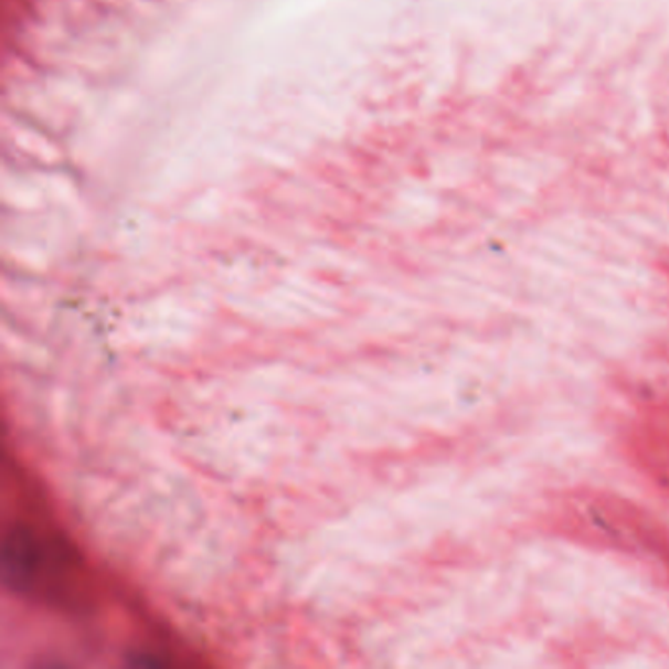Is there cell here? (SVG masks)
Segmentation results:
<instances>
[{"mask_svg": "<svg viewBox=\"0 0 669 669\" xmlns=\"http://www.w3.org/2000/svg\"><path fill=\"white\" fill-rule=\"evenodd\" d=\"M2 555L7 580L18 593L55 607L87 605L83 562L57 532L26 522L14 524L4 537Z\"/></svg>", "mask_w": 669, "mask_h": 669, "instance_id": "cell-1", "label": "cell"}]
</instances>
